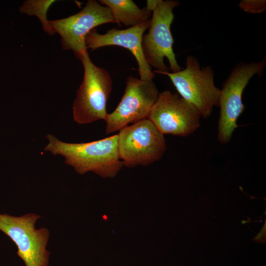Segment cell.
<instances>
[{"mask_svg":"<svg viewBox=\"0 0 266 266\" xmlns=\"http://www.w3.org/2000/svg\"><path fill=\"white\" fill-rule=\"evenodd\" d=\"M46 137L44 150L64 157L65 163L80 174L92 171L103 178H113L124 166L119 156L117 134L79 143L65 142L51 134Z\"/></svg>","mask_w":266,"mask_h":266,"instance_id":"6da1fadb","label":"cell"},{"mask_svg":"<svg viewBox=\"0 0 266 266\" xmlns=\"http://www.w3.org/2000/svg\"><path fill=\"white\" fill-rule=\"evenodd\" d=\"M179 5V2L174 0L147 1L146 8L152 12V17L148 33L143 35L142 48L146 61L157 73L164 74L169 69L172 72L182 69L173 51L170 31L174 18L173 10Z\"/></svg>","mask_w":266,"mask_h":266,"instance_id":"7a4b0ae2","label":"cell"},{"mask_svg":"<svg viewBox=\"0 0 266 266\" xmlns=\"http://www.w3.org/2000/svg\"><path fill=\"white\" fill-rule=\"evenodd\" d=\"M79 60L84 72L73 104V120L79 124L105 121L108 114L106 103L112 86L110 76L106 70L92 62L87 50L82 53Z\"/></svg>","mask_w":266,"mask_h":266,"instance_id":"3957f363","label":"cell"},{"mask_svg":"<svg viewBox=\"0 0 266 266\" xmlns=\"http://www.w3.org/2000/svg\"><path fill=\"white\" fill-rule=\"evenodd\" d=\"M266 66V57L260 62H241L232 69L220 89L219 98L220 117L217 139L222 144L229 142L235 129L236 121L245 109L243 92L255 75L262 76Z\"/></svg>","mask_w":266,"mask_h":266,"instance_id":"277c9868","label":"cell"},{"mask_svg":"<svg viewBox=\"0 0 266 266\" xmlns=\"http://www.w3.org/2000/svg\"><path fill=\"white\" fill-rule=\"evenodd\" d=\"M181 97L193 105L201 117L207 118L218 106L220 89L214 83V71L210 66L200 67L197 58L189 55L185 68L166 72Z\"/></svg>","mask_w":266,"mask_h":266,"instance_id":"5b68a950","label":"cell"},{"mask_svg":"<svg viewBox=\"0 0 266 266\" xmlns=\"http://www.w3.org/2000/svg\"><path fill=\"white\" fill-rule=\"evenodd\" d=\"M117 134L119 156L128 167L158 161L166 149L164 134L148 119L124 127Z\"/></svg>","mask_w":266,"mask_h":266,"instance_id":"8992f818","label":"cell"},{"mask_svg":"<svg viewBox=\"0 0 266 266\" xmlns=\"http://www.w3.org/2000/svg\"><path fill=\"white\" fill-rule=\"evenodd\" d=\"M40 217L32 213L18 217L0 214V231L15 243L17 254L25 266H48L50 253L46 245L49 232L45 228L35 227Z\"/></svg>","mask_w":266,"mask_h":266,"instance_id":"52a82bcc","label":"cell"},{"mask_svg":"<svg viewBox=\"0 0 266 266\" xmlns=\"http://www.w3.org/2000/svg\"><path fill=\"white\" fill-rule=\"evenodd\" d=\"M159 93L153 80L128 77L120 102L105 120L106 133L119 131L130 124L148 119Z\"/></svg>","mask_w":266,"mask_h":266,"instance_id":"ba28073f","label":"cell"},{"mask_svg":"<svg viewBox=\"0 0 266 266\" xmlns=\"http://www.w3.org/2000/svg\"><path fill=\"white\" fill-rule=\"evenodd\" d=\"M115 23L110 9L95 0H89L78 13L49 21L51 29L61 37L62 47L72 50L78 59L85 51L87 35L100 25Z\"/></svg>","mask_w":266,"mask_h":266,"instance_id":"9c48e42d","label":"cell"},{"mask_svg":"<svg viewBox=\"0 0 266 266\" xmlns=\"http://www.w3.org/2000/svg\"><path fill=\"white\" fill-rule=\"evenodd\" d=\"M200 117L193 105L166 90L159 93L148 119L163 134L186 137L199 128Z\"/></svg>","mask_w":266,"mask_h":266,"instance_id":"30bf717a","label":"cell"},{"mask_svg":"<svg viewBox=\"0 0 266 266\" xmlns=\"http://www.w3.org/2000/svg\"><path fill=\"white\" fill-rule=\"evenodd\" d=\"M150 20L128 29H112L104 34L98 33L95 29L86 36L85 45L92 50L106 46H119L130 50L137 63L140 79L153 80L155 73L145 60L142 48L143 33L149 28Z\"/></svg>","mask_w":266,"mask_h":266,"instance_id":"8fae6325","label":"cell"},{"mask_svg":"<svg viewBox=\"0 0 266 266\" xmlns=\"http://www.w3.org/2000/svg\"><path fill=\"white\" fill-rule=\"evenodd\" d=\"M108 7L115 23L132 27L150 20L152 12L146 7L141 9L132 0H100Z\"/></svg>","mask_w":266,"mask_h":266,"instance_id":"7c38bea8","label":"cell"},{"mask_svg":"<svg viewBox=\"0 0 266 266\" xmlns=\"http://www.w3.org/2000/svg\"><path fill=\"white\" fill-rule=\"evenodd\" d=\"M54 1V0L26 1L20 8V10L21 12L29 15H36L42 22L44 30L49 34H53L55 32L50 26L46 15L48 8Z\"/></svg>","mask_w":266,"mask_h":266,"instance_id":"4fadbf2b","label":"cell"},{"mask_svg":"<svg viewBox=\"0 0 266 266\" xmlns=\"http://www.w3.org/2000/svg\"><path fill=\"white\" fill-rule=\"evenodd\" d=\"M239 8L245 12L259 14L266 10V0H242L238 4Z\"/></svg>","mask_w":266,"mask_h":266,"instance_id":"5bb4252c","label":"cell"},{"mask_svg":"<svg viewBox=\"0 0 266 266\" xmlns=\"http://www.w3.org/2000/svg\"><path fill=\"white\" fill-rule=\"evenodd\" d=\"M255 241L261 243L266 242V221L260 233L253 238Z\"/></svg>","mask_w":266,"mask_h":266,"instance_id":"9a60e30c","label":"cell"}]
</instances>
